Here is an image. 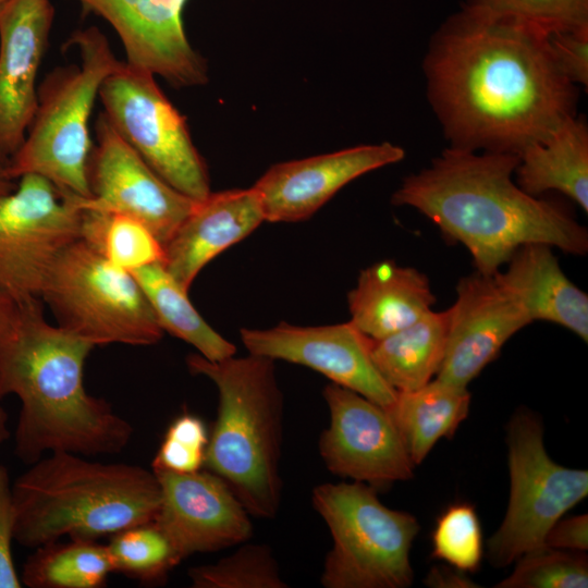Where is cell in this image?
I'll return each mask as SVG.
<instances>
[{"mask_svg":"<svg viewBox=\"0 0 588 588\" xmlns=\"http://www.w3.org/2000/svg\"><path fill=\"white\" fill-rule=\"evenodd\" d=\"M9 162L10 157L0 148V197L10 194L17 184V181L9 175Z\"/></svg>","mask_w":588,"mask_h":588,"instance_id":"obj_40","label":"cell"},{"mask_svg":"<svg viewBox=\"0 0 588 588\" xmlns=\"http://www.w3.org/2000/svg\"><path fill=\"white\" fill-rule=\"evenodd\" d=\"M75 1L113 28L128 65L159 75L175 87L207 83L206 61L191 46L183 26L187 0Z\"/></svg>","mask_w":588,"mask_h":588,"instance_id":"obj_16","label":"cell"},{"mask_svg":"<svg viewBox=\"0 0 588 588\" xmlns=\"http://www.w3.org/2000/svg\"><path fill=\"white\" fill-rule=\"evenodd\" d=\"M265 220L254 187L217 192L197 200L163 245V267L185 290L215 257L249 235Z\"/></svg>","mask_w":588,"mask_h":588,"instance_id":"obj_20","label":"cell"},{"mask_svg":"<svg viewBox=\"0 0 588 588\" xmlns=\"http://www.w3.org/2000/svg\"><path fill=\"white\" fill-rule=\"evenodd\" d=\"M427 91L450 147L519 155L575 114L548 33L463 5L436 32Z\"/></svg>","mask_w":588,"mask_h":588,"instance_id":"obj_1","label":"cell"},{"mask_svg":"<svg viewBox=\"0 0 588 588\" xmlns=\"http://www.w3.org/2000/svg\"><path fill=\"white\" fill-rule=\"evenodd\" d=\"M311 503L333 543L320 583L326 588H406L413 584L409 553L419 532L414 515L385 506L377 489L358 482L316 486Z\"/></svg>","mask_w":588,"mask_h":588,"instance_id":"obj_7","label":"cell"},{"mask_svg":"<svg viewBox=\"0 0 588 588\" xmlns=\"http://www.w3.org/2000/svg\"><path fill=\"white\" fill-rule=\"evenodd\" d=\"M151 469L160 488L152 522L182 560L241 544L253 537L250 514L218 475L206 468L186 474Z\"/></svg>","mask_w":588,"mask_h":588,"instance_id":"obj_15","label":"cell"},{"mask_svg":"<svg viewBox=\"0 0 588 588\" xmlns=\"http://www.w3.org/2000/svg\"><path fill=\"white\" fill-rule=\"evenodd\" d=\"M5 1H7V0H0V5H1L3 2H5Z\"/></svg>","mask_w":588,"mask_h":588,"instance_id":"obj_42","label":"cell"},{"mask_svg":"<svg viewBox=\"0 0 588 588\" xmlns=\"http://www.w3.org/2000/svg\"><path fill=\"white\" fill-rule=\"evenodd\" d=\"M404 150L391 143L359 145L331 154L272 166L253 186L265 220L296 222L313 216L356 177L393 164Z\"/></svg>","mask_w":588,"mask_h":588,"instance_id":"obj_19","label":"cell"},{"mask_svg":"<svg viewBox=\"0 0 588 588\" xmlns=\"http://www.w3.org/2000/svg\"><path fill=\"white\" fill-rule=\"evenodd\" d=\"M434 302L427 275L393 260L362 270L356 286L347 294L350 321L372 340L414 323L431 310Z\"/></svg>","mask_w":588,"mask_h":588,"instance_id":"obj_22","label":"cell"},{"mask_svg":"<svg viewBox=\"0 0 588 588\" xmlns=\"http://www.w3.org/2000/svg\"><path fill=\"white\" fill-rule=\"evenodd\" d=\"M10 432L8 428V414L0 404V446L9 438Z\"/></svg>","mask_w":588,"mask_h":588,"instance_id":"obj_41","label":"cell"},{"mask_svg":"<svg viewBox=\"0 0 588 588\" xmlns=\"http://www.w3.org/2000/svg\"><path fill=\"white\" fill-rule=\"evenodd\" d=\"M240 334L249 354L314 369L387 409L396 400L397 392L372 362L371 339L351 321L318 327L281 322L269 329L242 328Z\"/></svg>","mask_w":588,"mask_h":588,"instance_id":"obj_14","label":"cell"},{"mask_svg":"<svg viewBox=\"0 0 588 588\" xmlns=\"http://www.w3.org/2000/svg\"><path fill=\"white\" fill-rule=\"evenodd\" d=\"M107 547L113 573L144 584L163 581L170 571L182 562L168 537L154 522L114 534Z\"/></svg>","mask_w":588,"mask_h":588,"instance_id":"obj_29","label":"cell"},{"mask_svg":"<svg viewBox=\"0 0 588 588\" xmlns=\"http://www.w3.org/2000/svg\"><path fill=\"white\" fill-rule=\"evenodd\" d=\"M431 542L432 558L463 573L477 572L483 540L475 507L465 502L449 505L437 518Z\"/></svg>","mask_w":588,"mask_h":588,"instance_id":"obj_32","label":"cell"},{"mask_svg":"<svg viewBox=\"0 0 588 588\" xmlns=\"http://www.w3.org/2000/svg\"><path fill=\"white\" fill-rule=\"evenodd\" d=\"M505 271L493 273L520 305L530 321L560 324L588 340V295L563 272L551 246L525 244L509 259Z\"/></svg>","mask_w":588,"mask_h":588,"instance_id":"obj_21","label":"cell"},{"mask_svg":"<svg viewBox=\"0 0 588 588\" xmlns=\"http://www.w3.org/2000/svg\"><path fill=\"white\" fill-rule=\"evenodd\" d=\"M22 304L23 302L15 301L0 287V335L14 322Z\"/></svg>","mask_w":588,"mask_h":588,"instance_id":"obj_39","label":"cell"},{"mask_svg":"<svg viewBox=\"0 0 588 588\" xmlns=\"http://www.w3.org/2000/svg\"><path fill=\"white\" fill-rule=\"evenodd\" d=\"M78 65L58 66L38 85L37 107L25 138L10 157L9 175H40L62 192L88 199L93 149L89 119L102 82L122 63L96 26L72 34Z\"/></svg>","mask_w":588,"mask_h":588,"instance_id":"obj_6","label":"cell"},{"mask_svg":"<svg viewBox=\"0 0 588 588\" xmlns=\"http://www.w3.org/2000/svg\"><path fill=\"white\" fill-rule=\"evenodd\" d=\"M463 5L525 22L547 33L588 25V0H466Z\"/></svg>","mask_w":588,"mask_h":588,"instance_id":"obj_33","label":"cell"},{"mask_svg":"<svg viewBox=\"0 0 588 588\" xmlns=\"http://www.w3.org/2000/svg\"><path fill=\"white\" fill-rule=\"evenodd\" d=\"M41 302H23L0 335V401L13 394L21 403L15 455L30 465L59 451L87 457L121 452L133 427L84 384L85 363L95 346L48 322Z\"/></svg>","mask_w":588,"mask_h":588,"instance_id":"obj_3","label":"cell"},{"mask_svg":"<svg viewBox=\"0 0 588 588\" xmlns=\"http://www.w3.org/2000/svg\"><path fill=\"white\" fill-rule=\"evenodd\" d=\"M518 155L448 147L406 177L392 204L429 218L463 244L476 271L493 274L525 244L542 243L573 255L588 250V232L555 201L524 192L513 176Z\"/></svg>","mask_w":588,"mask_h":588,"instance_id":"obj_2","label":"cell"},{"mask_svg":"<svg viewBox=\"0 0 588 588\" xmlns=\"http://www.w3.org/2000/svg\"><path fill=\"white\" fill-rule=\"evenodd\" d=\"M86 457L49 453L12 482L19 544L35 549L63 537L97 540L154 520L160 488L152 469Z\"/></svg>","mask_w":588,"mask_h":588,"instance_id":"obj_4","label":"cell"},{"mask_svg":"<svg viewBox=\"0 0 588 588\" xmlns=\"http://www.w3.org/2000/svg\"><path fill=\"white\" fill-rule=\"evenodd\" d=\"M83 209L81 240L113 266L133 271L163 262L162 243L138 220L115 212Z\"/></svg>","mask_w":588,"mask_h":588,"instance_id":"obj_28","label":"cell"},{"mask_svg":"<svg viewBox=\"0 0 588 588\" xmlns=\"http://www.w3.org/2000/svg\"><path fill=\"white\" fill-rule=\"evenodd\" d=\"M544 544L568 551H586L588 549V515L561 517L548 531Z\"/></svg>","mask_w":588,"mask_h":588,"instance_id":"obj_37","label":"cell"},{"mask_svg":"<svg viewBox=\"0 0 588 588\" xmlns=\"http://www.w3.org/2000/svg\"><path fill=\"white\" fill-rule=\"evenodd\" d=\"M40 298L58 326L94 346L154 345L163 334L133 274L110 264L81 238L59 257Z\"/></svg>","mask_w":588,"mask_h":588,"instance_id":"obj_8","label":"cell"},{"mask_svg":"<svg viewBox=\"0 0 588 588\" xmlns=\"http://www.w3.org/2000/svg\"><path fill=\"white\" fill-rule=\"evenodd\" d=\"M518 157L514 173L524 192L538 196L558 191L588 212V130L581 119L567 118Z\"/></svg>","mask_w":588,"mask_h":588,"instance_id":"obj_23","label":"cell"},{"mask_svg":"<svg viewBox=\"0 0 588 588\" xmlns=\"http://www.w3.org/2000/svg\"><path fill=\"white\" fill-rule=\"evenodd\" d=\"M470 406L467 388L436 378L407 392H397L388 408L414 465L420 464L442 438H451Z\"/></svg>","mask_w":588,"mask_h":588,"instance_id":"obj_25","label":"cell"},{"mask_svg":"<svg viewBox=\"0 0 588 588\" xmlns=\"http://www.w3.org/2000/svg\"><path fill=\"white\" fill-rule=\"evenodd\" d=\"M96 144L88 162L91 197L82 208L128 216L146 225L164 245L197 200L162 180L120 136L107 117H98Z\"/></svg>","mask_w":588,"mask_h":588,"instance_id":"obj_13","label":"cell"},{"mask_svg":"<svg viewBox=\"0 0 588 588\" xmlns=\"http://www.w3.org/2000/svg\"><path fill=\"white\" fill-rule=\"evenodd\" d=\"M81 198L37 174L0 197V287L15 301L41 299L52 267L81 238Z\"/></svg>","mask_w":588,"mask_h":588,"instance_id":"obj_11","label":"cell"},{"mask_svg":"<svg viewBox=\"0 0 588 588\" xmlns=\"http://www.w3.org/2000/svg\"><path fill=\"white\" fill-rule=\"evenodd\" d=\"M511 491L504 519L490 537L488 558L507 566L544 544L550 528L588 494V471L564 467L546 451L540 418L518 411L506 429Z\"/></svg>","mask_w":588,"mask_h":588,"instance_id":"obj_9","label":"cell"},{"mask_svg":"<svg viewBox=\"0 0 588 588\" xmlns=\"http://www.w3.org/2000/svg\"><path fill=\"white\" fill-rule=\"evenodd\" d=\"M551 54L574 85H588V25L548 33Z\"/></svg>","mask_w":588,"mask_h":588,"instance_id":"obj_35","label":"cell"},{"mask_svg":"<svg viewBox=\"0 0 588 588\" xmlns=\"http://www.w3.org/2000/svg\"><path fill=\"white\" fill-rule=\"evenodd\" d=\"M209 433L204 421L182 414L168 427L151 468L174 473H194L204 467Z\"/></svg>","mask_w":588,"mask_h":588,"instance_id":"obj_34","label":"cell"},{"mask_svg":"<svg viewBox=\"0 0 588 588\" xmlns=\"http://www.w3.org/2000/svg\"><path fill=\"white\" fill-rule=\"evenodd\" d=\"M98 97L113 128L162 180L195 200L210 194L208 170L186 120L154 74L122 61Z\"/></svg>","mask_w":588,"mask_h":588,"instance_id":"obj_10","label":"cell"},{"mask_svg":"<svg viewBox=\"0 0 588 588\" xmlns=\"http://www.w3.org/2000/svg\"><path fill=\"white\" fill-rule=\"evenodd\" d=\"M113 573L108 547L96 540H54L35 548L21 581L29 588H101Z\"/></svg>","mask_w":588,"mask_h":588,"instance_id":"obj_27","label":"cell"},{"mask_svg":"<svg viewBox=\"0 0 588 588\" xmlns=\"http://www.w3.org/2000/svg\"><path fill=\"white\" fill-rule=\"evenodd\" d=\"M11 487L9 470L4 465H0V588L23 586L12 554V543L15 541V513Z\"/></svg>","mask_w":588,"mask_h":588,"instance_id":"obj_36","label":"cell"},{"mask_svg":"<svg viewBox=\"0 0 588 588\" xmlns=\"http://www.w3.org/2000/svg\"><path fill=\"white\" fill-rule=\"evenodd\" d=\"M194 588H286L269 546L248 543L212 564L191 567Z\"/></svg>","mask_w":588,"mask_h":588,"instance_id":"obj_30","label":"cell"},{"mask_svg":"<svg viewBox=\"0 0 588 588\" xmlns=\"http://www.w3.org/2000/svg\"><path fill=\"white\" fill-rule=\"evenodd\" d=\"M426 585L434 587H470L471 581L465 576L453 573V571L442 568H433L429 573Z\"/></svg>","mask_w":588,"mask_h":588,"instance_id":"obj_38","label":"cell"},{"mask_svg":"<svg viewBox=\"0 0 588 588\" xmlns=\"http://www.w3.org/2000/svg\"><path fill=\"white\" fill-rule=\"evenodd\" d=\"M186 366L211 380L219 394L204 467L228 483L250 516L275 517L282 494L283 394L274 360L248 353L212 362L196 353L186 357Z\"/></svg>","mask_w":588,"mask_h":588,"instance_id":"obj_5","label":"cell"},{"mask_svg":"<svg viewBox=\"0 0 588 588\" xmlns=\"http://www.w3.org/2000/svg\"><path fill=\"white\" fill-rule=\"evenodd\" d=\"M449 320V309H431L396 332L371 339L372 362L396 392L416 390L438 373L444 358Z\"/></svg>","mask_w":588,"mask_h":588,"instance_id":"obj_24","label":"cell"},{"mask_svg":"<svg viewBox=\"0 0 588 588\" xmlns=\"http://www.w3.org/2000/svg\"><path fill=\"white\" fill-rule=\"evenodd\" d=\"M498 588H586L588 562L583 552L541 546L519 556Z\"/></svg>","mask_w":588,"mask_h":588,"instance_id":"obj_31","label":"cell"},{"mask_svg":"<svg viewBox=\"0 0 588 588\" xmlns=\"http://www.w3.org/2000/svg\"><path fill=\"white\" fill-rule=\"evenodd\" d=\"M322 394L330 420L318 448L331 474L375 489L413 478L415 465L387 408L332 382Z\"/></svg>","mask_w":588,"mask_h":588,"instance_id":"obj_12","label":"cell"},{"mask_svg":"<svg viewBox=\"0 0 588 588\" xmlns=\"http://www.w3.org/2000/svg\"><path fill=\"white\" fill-rule=\"evenodd\" d=\"M54 17L50 0H7L0 5V148L22 145L37 107V77Z\"/></svg>","mask_w":588,"mask_h":588,"instance_id":"obj_18","label":"cell"},{"mask_svg":"<svg viewBox=\"0 0 588 588\" xmlns=\"http://www.w3.org/2000/svg\"><path fill=\"white\" fill-rule=\"evenodd\" d=\"M446 347L437 379L467 388L499 355L505 342L531 321L493 274L460 279L449 308Z\"/></svg>","mask_w":588,"mask_h":588,"instance_id":"obj_17","label":"cell"},{"mask_svg":"<svg viewBox=\"0 0 588 588\" xmlns=\"http://www.w3.org/2000/svg\"><path fill=\"white\" fill-rule=\"evenodd\" d=\"M145 293L161 329L183 340L208 360L234 356L236 347L210 327L193 306L187 290L154 264L130 271Z\"/></svg>","mask_w":588,"mask_h":588,"instance_id":"obj_26","label":"cell"}]
</instances>
